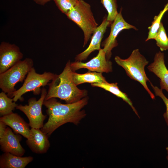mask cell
<instances>
[{"instance_id": "cell-5", "label": "cell", "mask_w": 168, "mask_h": 168, "mask_svg": "<svg viewBox=\"0 0 168 168\" xmlns=\"http://www.w3.org/2000/svg\"><path fill=\"white\" fill-rule=\"evenodd\" d=\"M33 65L32 59L26 58L0 73V88L2 91L7 93L10 98L12 93L16 90L15 88L16 85L24 80Z\"/></svg>"}, {"instance_id": "cell-19", "label": "cell", "mask_w": 168, "mask_h": 168, "mask_svg": "<svg viewBox=\"0 0 168 168\" xmlns=\"http://www.w3.org/2000/svg\"><path fill=\"white\" fill-rule=\"evenodd\" d=\"M6 93L2 91L0 93V115L1 117L12 113L18 105Z\"/></svg>"}, {"instance_id": "cell-22", "label": "cell", "mask_w": 168, "mask_h": 168, "mask_svg": "<svg viewBox=\"0 0 168 168\" xmlns=\"http://www.w3.org/2000/svg\"><path fill=\"white\" fill-rule=\"evenodd\" d=\"M154 39L161 51L168 50V38L161 22Z\"/></svg>"}, {"instance_id": "cell-20", "label": "cell", "mask_w": 168, "mask_h": 168, "mask_svg": "<svg viewBox=\"0 0 168 168\" xmlns=\"http://www.w3.org/2000/svg\"><path fill=\"white\" fill-rule=\"evenodd\" d=\"M168 11V2L165 6L163 10L161 11L158 15L155 16L151 26L148 27L149 30L147 37L145 40L147 41L151 39H154L160 27L161 21L165 13Z\"/></svg>"}, {"instance_id": "cell-15", "label": "cell", "mask_w": 168, "mask_h": 168, "mask_svg": "<svg viewBox=\"0 0 168 168\" xmlns=\"http://www.w3.org/2000/svg\"><path fill=\"white\" fill-rule=\"evenodd\" d=\"M0 121L4 123L11 128L14 133L20 134L27 139L30 137V129L29 124L17 113H12L9 114L1 117Z\"/></svg>"}, {"instance_id": "cell-25", "label": "cell", "mask_w": 168, "mask_h": 168, "mask_svg": "<svg viewBox=\"0 0 168 168\" xmlns=\"http://www.w3.org/2000/svg\"><path fill=\"white\" fill-rule=\"evenodd\" d=\"M7 125L3 122L0 121V138L3 135L7 128Z\"/></svg>"}, {"instance_id": "cell-4", "label": "cell", "mask_w": 168, "mask_h": 168, "mask_svg": "<svg viewBox=\"0 0 168 168\" xmlns=\"http://www.w3.org/2000/svg\"><path fill=\"white\" fill-rule=\"evenodd\" d=\"M83 31L84 47L89 40L91 35L98 26L91 9L90 5L83 0H79L76 5L66 15Z\"/></svg>"}, {"instance_id": "cell-6", "label": "cell", "mask_w": 168, "mask_h": 168, "mask_svg": "<svg viewBox=\"0 0 168 168\" xmlns=\"http://www.w3.org/2000/svg\"><path fill=\"white\" fill-rule=\"evenodd\" d=\"M56 75L46 72L41 74L38 73L33 67L26 75L22 86L13 92L10 98L16 102L18 100L22 101V96L27 92L32 91L34 95L39 94L41 92L40 87L48 85Z\"/></svg>"}, {"instance_id": "cell-23", "label": "cell", "mask_w": 168, "mask_h": 168, "mask_svg": "<svg viewBox=\"0 0 168 168\" xmlns=\"http://www.w3.org/2000/svg\"><path fill=\"white\" fill-rule=\"evenodd\" d=\"M60 10L66 15L78 2L79 0H53Z\"/></svg>"}, {"instance_id": "cell-7", "label": "cell", "mask_w": 168, "mask_h": 168, "mask_svg": "<svg viewBox=\"0 0 168 168\" xmlns=\"http://www.w3.org/2000/svg\"><path fill=\"white\" fill-rule=\"evenodd\" d=\"M47 93L46 89L42 88L38 100L35 97H32L28 99V105H23L20 104L16 107V109L23 112L27 116L31 128L41 129L43 126L44 122L47 116L43 114L42 108Z\"/></svg>"}, {"instance_id": "cell-18", "label": "cell", "mask_w": 168, "mask_h": 168, "mask_svg": "<svg viewBox=\"0 0 168 168\" xmlns=\"http://www.w3.org/2000/svg\"><path fill=\"white\" fill-rule=\"evenodd\" d=\"M117 83H109L107 82L100 83H91V85L93 87H98L108 91L117 97L121 98L127 103L131 108L137 115L139 118L138 112L133 105L132 101L125 93L121 91L117 86Z\"/></svg>"}, {"instance_id": "cell-13", "label": "cell", "mask_w": 168, "mask_h": 168, "mask_svg": "<svg viewBox=\"0 0 168 168\" xmlns=\"http://www.w3.org/2000/svg\"><path fill=\"white\" fill-rule=\"evenodd\" d=\"M147 68L149 72H153L160 79L161 89L168 92V69L165 65L164 53L161 51L157 52L153 62Z\"/></svg>"}, {"instance_id": "cell-12", "label": "cell", "mask_w": 168, "mask_h": 168, "mask_svg": "<svg viewBox=\"0 0 168 168\" xmlns=\"http://www.w3.org/2000/svg\"><path fill=\"white\" fill-rule=\"evenodd\" d=\"M110 26L105 17L100 25L98 26L93 33L91 40L88 48L84 51L77 55L75 58V61H82L86 59L92 52L96 50H100L101 41L106 31L107 27Z\"/></svg>"}, {"instance_id": "cell-9", "label": "cell", "mask_w": 168, "mask_h": 168, "mask_svg": "<svg viewBox=\"0 0 168 168\" xmlns=\"http://www.w3.org/2000/svg\"><path fill=\"white\" fill-rule=\"evenodd\" d=\"M112 64L111 61L106 59L105 52L103 49H100L97 55L88 62L84 63L75 61L71 63L70 67L74 72L84 68L91 72L108 73L112 71Z\"/></svg>"}, {"instance_id": "cell-3", "label": "cell", "mask_w": 168, "mask_h": 168, "mask_svg": "<svg viewBox=\"0 0 168 168\" xmlns=\"http://www.w3.org/2000/svg\"><path fill=\"white\" fill-rule=\"evenodd\" d=\"M116 63L125 70L127 75L131 79L139 82L147 91L151 98L155 99L154 94L148 87L147 82H150L145 73V68L149 63L145 57L142 54L138 49L133 50L127 58L123 59L116 56L114 58Z\"/></svg>"}, {"instance_id": "cell-24", "label": "cell", "mask_w": 168, "mask_h": 168, "mask_svg": "<svg viewBox=\"0 0 168 168\" xmlns=\"http://www.w3.org/2000/svg\"><path fill=\"white\" fill-rule=\"evenodd\" d=\"M156 96L160 97L163 100L166 106V111L163 116L167 125L168 126V99L163 92V90L159 88L157 86H154L151 82H150Z\"/></svg>"}, {"instance_id": "cell-11", "label": "cell", "mask_w": 168, "mask_h": 168, "mask_svg": "<svg viewBox=\"0 0 168 168\" xmlns=\"http://www.w3.org/2000/svg\"><path fill=\"white\" fill-rule=\"evenodd\" d=\"M21 135L13 132L9 127H7L3 136L0 138L1 149L4 152L22 156L25 151L20 144Z\"/></svg>"}, {"instance_id": "cell-10", "label": "cell", "mask_w": 168, "mask_h": 168, "mask_svg": "<svg viewBox=\"0 0 168 168\" xmlns=\"http://www.w3.org/2000/svg\"><path fill=\"white\" fill-rule=\"evenodd\" d=\"M23 56L18 46L14 44L2 42L0 45V74L21 61Z\"/></svg>"}, {"instance_id": "cell-14", "label": "cell", "mask_w": 168, "mask_h": 168, "mask_svg": "<svg viewBox=\"0 0 168 168\" xmlns=\"http://www.w3.org/2000/svg\"><path fill=\"white\" fill-rule=\"evenodd\" d=\"M49 137L40 129L31 128L30 137L27 139L26 143L33 152L42 154L46 153L50 147Z\"/></svg>"}, {"instance_id": "cell-17", "label": "cell", "mask_w": 168, "mask_h": 168, "mask_svg": "<svg viewBox=\"0 0 168 168\" xmlns=\"http://www.w3.org/2000/svg\"><path fill=\"white\" fill-rule=\"evenodd\" d=\"M71 76L72 81L77 86L84 83L91 84L107 82L102 73L89 71L86 73L82 74L72 71Z\"/></svg>"}, {"instance_id": "cell-16", "label": "cell", "mask_w": 168, "mask_h": 168, "mask_svg": "<svg viewBox=\"0 0 168 168\" xmlns=\"http://www.w3.org/2000/svg\"><path fill=\"white\" fill-rule=\"evenodd\" d=\"M33 160L31 156L22 157L4 152L0 157V168H25Z\"/></svg>"}, {"instance_id": "cell-8", "label": "cell", "mask_w": 168, "mask_h": 168, "mask_svg": "<svg viewBox=\"0 0 168 168\" xmlns=\"http://www.w3.org/2000/svg\"><path fill=\"white\" fill-rule=\"evenodd\" d=\"M122 8L110 26V31L109 36L102 43L103 49L106 53V58L109 60L111 55V51L118 45L117 37L119 32L123 30L133 29L137 30L135 26L127 23L124 19L122 14Z\"/></svg>"}, {"instance_id": "cell-21", "label": "cell", "mask_w": 168, "mask_h": 168, "mask_svg": "<svg viewBox=\"0 0 168 168\" xmlns=\"http://www.w3.org/2000/svg\"><path fill=\"white\" fill-rule=\"evenodd\" d=\"M100 2L108 12L107 20L110 26L113 22L119 12L116 0H100Z\"/></svg>"}, {"instance_id": "cell-26", "label": "cell", "mask_w": 168, "mask_h": 168, "mask_svg": "<svg viewBox=\"0 0 168 168\" xmlns=\"http://www.w3.org/2000/svg\"><path fill=\"white\" fill-rule=\"evenodd\" d=\"M36 3L43 6L51 0H33Z\"/></svg>"}, {"instance_id": "cell-2", "label": "cell", "mask_w": 168, "mask_h": 168, "mask_svg": "<svg viewBox=\"0 0 168 168\" xmlns=\"http://www.w3.org/2000/svg\"><path fill=\"white\" fill-rule=\"evenodd\" d=\"M70 63L69 60L62 72L58 75L57 74L48 84L49 89L44 100L58 98L64 100L67 104H70L87 96V91L79 89L72 80L71 74L72 71Z\"/></svg>"}, {"instance_id": "cell-27", "label": "cell", "mask_w": 168, "mask_h": 168, "mask_svg": "<svg viewBox=\"0 0 168 168\" xmlns=\"http://www.w3.org/2000/svg\"><path fill=\"white\" fill-rule=\"evenodd\" d=\"M166 149L167 151V155L166 156V159L168 161V147L166 148Z\"/></svg>"}, {"instance_id": "cell-1", "label": "cell", "mask_w": 168, "mask_h": 168, "mask_svg": "<svg viewBox=\"0 0 168 168\" xmlns=\"http://www.w3.org/2000/svg\"><path fill=\"white\" fill-rule=\"evenodd\" d=\"M88 100V97L86 96L76 102L66 104L60 103L55 98L44 100L43 105L47 108L49 118L41 130L49 137L66 123L77 125L86 115L85 111L82 110L87 104Z\"/></svg>"}]
</instances>
